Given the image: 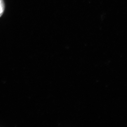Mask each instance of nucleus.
<instances>
[{"mask_svg":"<svg viewBox=\"0 0 127 127\" xmlns=\"http://www.w3.org/2000/svg\"><path fill=\"white\" fill-rule=\"evenodd\" d=\"M5 3L3 0H0V18L2 16L5 10Z\"/></svg>","mask_w":127,"mask_h":127,"instance_id":"f257e3e1","label":"nucleus"}]
</instances>
